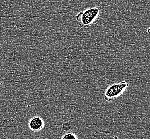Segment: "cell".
<instances>
[{"mask_svg": "<svg viewBox=\"0 0 150 139\" xmlns=\"http://www.w3.org/2000/svg\"><path fill=\"white\" fill-rule=\"evenodd\" d=\"M100 12V9L96 6L89 8L79 12L76 16L78 25L81 27L90 26L98 17Z\"/></svg>", "mask_w": 150, "mask_h": 139, "instance_id": "obj_1", "label": "cell"}, {"mask_svg": "<svg viewBox=\"0 0 150 139\" xmlns=\"http://www.w3.org/2000/svg\"><path fill=\"white\" fill-rule=\"evenodd\" d=\"M129 86V84L125 81L111 85L104 91L103 94L104 100L106 101H112L121 95Z\"/></svg>", "mask_w": 150, "mask_h": 139, "instance_id": "obj_2", "label": "cell"}, {"mask_svg": "<svg viewBox=\"0 0 150 139\" xmlns=\"http://www.w3.org/2000/svg\"><path fill=\"white\" fill-rule=\"evenodd\" d=\"M44 122L43 119L39 116L33 117L29 120L28 126L30 130L33 132H39L42 130L44 127Z\"/></svg>", "mask_w": 150, "mask_h": 139, "instance_id": "obj_3", "label": "cell"}, {"mask_svg": "<svg viewBox=\"0 0 150 139\" xmlns=\"http://www.w3.org/2000/svg\"><path fill=\"white\" fill-rule=\"evenodd\" d=\"M77 138H77V136H76V135L72 132H68L61 136L62 139H76Z\"/></svg>", "mask_w": 150, "mask_h": 139, "instance_id": "obj_4", "label": "cell"}, {"mask_svg": "<svg viewBox=\"0 0 150 139\" xmlns=\"http://www.w3.org/2000/svg\"><path fill=\"white\" fill-rule=\"evenodd\" d=\"M62 128H63V130L67 131V130H70L71 129V125L69 123L65 122L62 125Z\"/></svg>", "mask_w": 150, "mask_h": 139, "instance_id": "obj_5", "label": "cell"}, {"mask_svg": "<svg viewBox=\"0 0 150 139\" xmlns=\"http://www.w3.org/2000/svg\"><path fill=\"white\" fill-rule=\"evenodd\" d=\"M147 33H148V34H150V29H148V30H147Z\"/></svg>", "mask_w": 150, "mask_h": 139, "instance_id": "obj_6", "label": "cell"}]
</instances>
